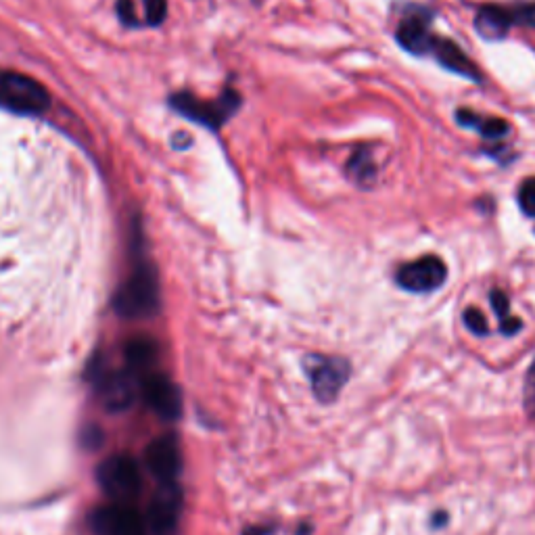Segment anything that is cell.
I'll return each mask as SVG.
<instances>
[{
  "mask_svg": "<svg viewBox=\"0 0 535 535\" xmlns=\"http://www.w3.org/2000/svg\"><path fill=\"white\" fill-rule=\"evenodd\" d=\"M115 310L124 318H149L159 310V283L151 264L141 262L115 295Z\"/></svg>",
  "mask_w": 535,
  "mask_h": 535,
  "instance_id": "cell-1",
  "label": "cell"
},
{
  "mask_svg": "<svg viewBox=\"0 0 535 535\" xmlns=\"http://www.w3.org/2000/svg\"><path fill=\"white\" fill-rule=\"evenodd\" d=\"M0 105L21 115H42L51 107V97L34 78L5 72L0 74Z\"/></svg>",
  "mask_w": 535,
  "mask_h": 535,
  "instance_id": "cell-2",
  "label": "cell"
},
{
  "mask_svg": "<svg viewBox=\"0 0 535 535\" xmlns=\"http://www.w3.org/2000/svg\"><path fill=\"white\" fill-rule=\"evenodd\" d=\"M306 370L316 400L322 404L335 402L352 375L350 362L337 356H308Z\"/></svg>",
  "mask_w": 535,
  "mask_h": 535,
  "instance_id": "cell-3",
  "label": "cell"
},
{
  "mask_svg": "<svg viewBox=\"0 0 535 535\" xmlns=\"http://www.w3.org/2000/svg\"><path fill=\"white\" fill-rule=\"evenodd\" d=\"M97 477L103 492L118 502H126L141 492V467L128 454L107 458L99 467Z\"/></svg>",
  "mask_w": 535,
  "mask_h": 535,
  "instance_id": "cell-4",
  "label": "cell"
},
{
  "mask_svg": "<svg viewBox=\"0 0 535 535\" xmlns=\"http://www.w3.org/2000/svg\"><path fill=\"white\" fill-rule=\"evenodd\" d=\"M241 99L232 92H226V95L220 101L207 103L201 99H195L191 95H178L172 99V105L178 113L186 115L189 120H195L207 128H220L232 113L237 111Z\"/></svg>",
  "mask_w": 535,
  "mask_h": 535,
  "instance_id": "cell-5",
  "label": "cell"
},
{
  "mask_svg": "<svg viewBox=\"0 0 535 535\" xmlns=\"http://www.w3.org/2000/svg\"><path fill=\"white\" fill-rule=\"evenodd\" d=\"M446 278H448V268L437 255H425L421 260L402 266L398 274H395L398 285L410 293L437 291L446 283Z\"/></svg>",
  "mask_w": 535,
  "mask_h": 535,
  "instance_id": "cell-6",
  "label": "cell"
},
{
  "mask_svg": "<svg viewBox=\"0 0 535 535\" xmlns=\"http://www.w3.org/2000/svg\"><path fill=\"white\" fill-rule=\"evenodd\" d=\"M97 535H147L143 517L132 506L109 504L97 508L90 519Z\"/></svg>",
  "mask_w": 535,
  "mask_h": 535,
  "instance_id": "cell-7",
  "label": "cell"
},
{
  "mask_svg": "<svg viewBox=\"0 0 535 535\" xmlns=\"http://www.w3.org/2000/svg\"><path fill=\"white\" fill-rule=\"evenodd\" d=\"M431 19L433 15L421 7H414L402 17L398 32H395L402 49L412 55H429L433 51L437 36L431 34Z\"/></svg>",
  "mask_w": 535,
  "mask_h": 535,
  "instance_id": "cell-8",
  "label": "cell"
},
{
  "mask_svg": "<svg viewBox=\"0 0 535 535\" xmlns=\"http://www.w3.org/2000/svg\"><path fill=\"white\" fill-rule=\"evenodd\" d=\"M182 494L174 483H161L149 506V527L155 535H174L180 519Z\"/></svg>",
  "mask_w": 535,
  "mask_h": 535,
  "instance_id": "cell-9",
  "label": "cell"
},
{
  "mask_svg": "<svg viewBox=\"0 0 535 535\" xmlns=\"http://www.w3.org/2000/svg\"><path fill=\"white\" fill-rule=\"evenodd\" d=\"M143 393L147 404L159 418L178 421L182 414V395L174 381H170L166 375L153 372V375H147L143 381Z\"/></svg>",
  "mask_w": 535,
  "mask_h": 535,
  "instance_id": "cell-10",
  "label": "cell"
},
{
  "mask_svg": "<svg viewBox=\"0 0 535 535\" xmlns=\"http://www.w3.org/2000/svg\"><path fill=\"white\" fill-rule=\"evenodd\" d=\"M145 464L159 483H174L182 469V454L174 435H164L151 441L145 452Z\"/></svg>",
  "mask_w": 535,
  "mask_h": 535,
  "instance_id": "cell-11",
  "label": "cell"
},
{
  "mask_svg": "<svg viewBox=\"0 0 535 535\" xmlns=\"http://www.w3.org/2000/svg\"><path fill=\"white\" fill-rule=\"evenodd\" d=\"M136 379L134 370H120V372H109V375L101 383V395L107 410L111 412H124L134 404L136 398Z\"/></svg>",
  "mask_w": 535,
  "mask_h": 535,
  "instance_id": "cell-12",
  "label": "cell"
},
{
  "mask_svg": "<svg viewBox=\"0 0 535 535\" xmlns=\"http://www.w3.org/2000/svg\"><path fill=\"white\" fill-rule=\"evenodd\" d=\"M437 61L444 65L446 69H450V72L467 78V80H473V82H481V72L479 67L464 55V51L460 49V46L448 38H435V44H433V51H431Z\"/></svg>",
  "mask_w": 535,
  "mask_h": 535,
  "instance_id": "cell-13",
  "label": "cell"
},
{
  "mask_svg": "<svg viewBox=\"0 0 535 535\" xmlns=\"http://www.w3.org/2000/svg\"><path fill=\"white\" fill-rule=\"evenodd\" d=\"M517 26L515 23V13L513 9L498 7V5H487L481 7L477 17H475V30L481 38L496 42L506 38L508 30Z\"/></svg>",
  "mask_w": 535,
  "mask_h": 535,
  "instance_id": "cell-14",
  "label": "cell"
},
{
  "mask_svg": "<svg viewBox=\"0 0 535 535\" xmlns=\"http://www.w3.org/2000/svg\"><path fill=\"white\" fill-rule=\"evenodd\" d=\"M456 120L464 128H473L485 138H502L508 134L510 124L500 118H481V115L469 111V109H460L456 113Z\"/></svg>",
  "mask_w": 535,
  "mask_h": 535,
  "instance_id": "cell-15",
  "label": "cell"
},
{
  "mask_svg": "<svg viewBox=\"0 0 535 535\" xmlns=\"http://www.w3.org/2000/svg\"><path fill=\"white\" fill-rule=\"evenodd\" d=\"M126 360H128V368L138 372V370H149V366L155 364L157 360V345L153 339L147 337H138L132 339L126 345Z\"/></svg>",
  "mask_w": 535,
  "mask_h": 535,
  "instance_id": "cell-16",
  "label": "cell"
},
{
  "mask_svg": "<svg viewBox=\"0 0 535 535\" xmlns=\"http://www.w3.org/2000/svg\"><path fill=\"white\" fill-rule=\"evenodd\" d=\"M347 172H350V178H354L358 184L368 186L375 182L377 178V166H375V159L368 153V149H358L350 164H347Z\"/></svg>",
  "mask_w": 535,
  "mask_h": 535,
  "instance_id": "cell-17",
  "label": "cell"
},
{
  "mask_svg": "<svg viewBox=\"0 0 535 535\" xmlns=\"http://www.w3.org/2000/svg\"><path fill=\"white\" fill-rule=\"evenodd\" d=\"M492 308H494V312L498 314V318H500V331L504 333V335H515V333H519L521 329H523V322L519 320V318H515V316H510V301H508V295L504 293V291H500V289H494L492 291Z\"/></svg>",
  "mask_w": 535,
  "mask_h": 535,
  "instance_id": "cell-18",
  "label": "cell"
},
{
  "mask_svg": "<svg viewBox=\"0 0 535 535\" xmlns=\"http://www.w3.org/2000/svg\"><path fill=\"white\" fill-rule=\"evenodd\" d=\"M523 408H525V414L535 423V360L531 362V366L527 370V375H525Z\"/></svg>",
  "mask_w": 535,
  "mask_h": 535,
  "instance_id": "cell-19",
  "label": "cell"
},
{
  "mask_svg": "<svg viewBox=\"0 0 535 535\" xmlns=\"http://www.w3.org/2000/svg\"><path fill=\"white\" fill-rule=\"evenodd\" d=\"M519 205L527 216H535V178H529L521 184Z\"/></svg>",
  "mask_w": 535,
  "mask_h": 535,
  "instance_id": "cell-20",
  "label": "cell"
},
{
  "mask_svg": "<svg viewBox=\"0 0 535 535\" xmlns=\"http://www.w3.org/2000/svg\"><path fill=\"white\" fill-rule=\"evenodd\" d=\"M464 324H467V329L471 333H475V335H487V333H490V327H487L485 316L477 308L464 310Z\"/></svg>",
  "mask_w": 535,
  "mask_h": 535,
  "instance_id": "cell-21",
  "label": "cell"
},
{
  "mask_svg": "<svg viewBox=\"0 0 535 535\" xmlns=\"http://www.w3.org/2000/svg\"><path fill=\"white\" fill-rule=\"evenodd\" d=\"M145 3V15L151 26H159L161 21L166 19L168 13V3L166 0H143Z\"/></svg>",
  "mask_w": 535,
  "mask_h": 535,
  "instance_id": "cell-22",
  "label": "cell"
},
{
  "mask_svg": "<svg viewBox=\"0 0 535 535\" xmlns=\"http://www.w3.org/2000/svg\"><path fill=\"white\" fill-rule=\"evenodd\" d=\"M515 13V23L525 28H535V3L529 5H519L513 9Z\"/></svg>",
  "mask_w": 535,
  "mask_h": 535,
  "instance_id": "cell-23",
  "label": "cell"
},
{
  "mask_svg": "<svg viewBox=\"0 0 535 535\" xmlns=\"http://www.w3.org/2000/svg\"><path fill=\"white\" fill-rule=\"evenodd\" d=\"M118 13H120V19L126 23V26H134V23H138L132 0H120V3H118Z\"/></svg>",
  "mask_w": 535,
  "mask_h": 535,
  "instance_id": "cell-24",
  "label": "cell"
},
{
  "mask_svg": "<svg viewBox=\"0 0 535 535\" xmlns=\"http://www.w3.org/2000/svg\"><path fill=\"white\" fill-rule=\"evenodd\" d=\"M84 441H86V446H88V448H97V446H101L103 433H101L97 427H90V429L84 433Z\"/></svg>",
  "mask_w": 535,
  "mask_h": 535,
  "instance_id": "cell-25",
  "label": "cell"
},
{
  "mask_svg": "<svg viewBox=\"0 0 535 535\" xmlns=\"http://www.w3.org/2000/svg\"><path fill=\"white\" fill-rule=\"evenodd\" d=\"M243 535H268V529H264V527H253V529H247Z\"/></svg>",
  "mask_w": 535,
  "mask_h": 535,
  "instance_id": "cell-26",
  "label": "cell"
}]
</instances>
